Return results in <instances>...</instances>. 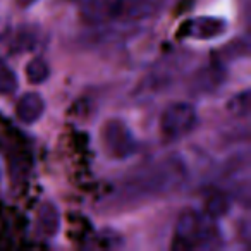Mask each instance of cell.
<instances>
[{
    "instance_id": "cell-1",
    "label": "cell",
    "mask_w": 251,
    "mask_h": 251,
    "mask_svg": "<svg viewBox=\"0 0 251 251\" xmlns=\"http://www.w3.org/2000/svg\"><path fill=\"white\" fill-rule=\"evenodd\" d=\"M219 227L215 219L205 212L186 210L179 215L176 224V234L172 248L174 250H196V248L212 246L219 241Z\"/></svg>"
},
{
    "instance_id": "cell-2",
    "label": "cell",
    "mask_w": 251,
    "mask_h": 251,
    "mask_svg": "<svg viewBox=\"0 0 251 251\" xmlns=\"http://www.w3.org/2000/svg\"><path fill=\"white\" fill-rule=\"evenodd\" d=\"M198 126V112L188 101L169 105L160 117V133L165 141H177L191 134Z\"/></svg>"
},
{
    "instance_id": "cell-3",
    "label": "cell",
    "mask_w": 251,
    "mask_h": 251,
    "mask_svg": "<svg viewBox=\"0 0 251 251\" xmlns=\"http://www.w3.org/2000/svg\"><path fill=\"white\" fill-rule=\"evenodd\" d=\"M101 145L114 160H126L138 151V140L131 127L121 119H108L101 127Z\"/></svg>"
},
{
    "instance_id": "cell-4",
    "label": "cell",
    "mask_w": 251,
    "mask_h": 251,
    "mask_svg": "<svg viewBox=\"0 0 251 251\" xmlns=\"http://www.w3.org/2000/svg\"><path fill=\"white\" fill-rule=\"evenodd\" d=\"M167 0H112V19H138L153 18L162 11Z\"/></svg>"
},
{
    "instance_id": "cell-5",
    "label": "cell",
    "mask_w": 251,
    "mask_h": 251,
    "mask_svg": "<svg viewBox=\"0 0 251 251\" xmlns=\"http://www.w3.org/2000/svg\"><path fill=\"white\" fill-rule=\"evenodd\" d=\"M227 21L222 18H212V16H200V18L189 19L179 28V35L182 38L193 40H213L226 33Z\"/></svg>"
},
{
    "instance_id": "cell-6",
    "label": "cell",
    "mask_w": 251,
    "mask_h": 251,
    "mask_svg": "<svg viewBox=\"0 0 251 251\" xmlns=\"http://www.w3.org/2000/svg\"><path fill=\"white\" fill-rule=\"evenodd\" d=\"M59 229H60L59 208L52 201L42 203L38 212H36V220H35L36 236L42 237V239H52V237L57 236Z\"/></svg>"
},
{
    "instance_id": "cell-7",
    "label": "cell",
    "mask_w": 251,
    "mask_h": 251,
    "mask_svg": "<svg viewBox=\"0 0 251 251\" xmlns=\"http://www.w3.org/2000/svg\"><path fill=\"white\" fill-rule=\"evenodd\" d=\"M45 112V100L36 91L25 93L16 103V117L23 124H35Z\"/></svg>"
},
{
    "instance_id": "cell-8",
    "label": "cell",
    "mask_w": 251,
    "mask_h": 251,
    "mask_svg": "<svg viewBox=\"0 0 251 251\" xmlns=\"http://www.w3.org/2000/svg\"><path fill=\"white\" fill-rule=\"evenodd\" d=\"M81 19L88 25H101L112 19V0H81Z\"/></svg>"
},
{
    "instance_id": "cell-9",
    "label": "cell",
    "mask_w": 251,
    "mask_h": 251,
    "mask_svg": "<svg viewBox=\"0 0 251 251\" xmlns=\"http://www.w3.org/2000/svg\"><path fill=\"white\" fill-rule=\"evenodd\" d=\"M226 81V71L220 64H210L198 71L195 77V91L196 93H212Z\"/></svg>"
},
{
    "instance_id": "cell-10",
    "label": "cell",
    "mask_w": 251,
    "mask_h": 251,
    "mask_svg": "<svg viewBox=\"0 0 251 251\" xmlns=\"http://www.w3.org/2000/svg\"><path fill=\"white\" fill-rule=\"evenodd\" d=\"M230 210V196L224 191H212L205 200V210L203 212L212 219H220L227 215Z\"/></svg>"
},
{
    "instance_id": "cell-11",
    "label": "cell",
    "mask_w": 251,
    "mask_h": 251,
    "mask_svg": "<svg viewBox=\"0 0 251 251\" xmlns=\"http://www.w3.org/2000/svg\"><path fill=\"white\" fill-rule=\"evenodd\" d=\"M26 77L31 84H42L50 77V67L45 59L35 57L26 66Z\"/></svg>"
},
{
    "instance_id": "cell-12",
    "label": "cell",
    "mask_w": 251,
    "mask_h": 251,
    "mask_svg": "<svg viewBox=\"0 0 251 251\" xmlns=\"http://www.w3.org/2000/svg\"><path fill=\"white\" fill-rule=\"evenodd\" d=\"M18 90V77L12 67L0 59V95H12Z\"/></svg>"
},
{
    "instance_id": "cell-13",
    "label": "cell",
    "mask_w": 251,
    "mask_h": 251,
    "mask_svg": "<svg viewBox=\"0 0 251 251\" xmlns=\"http://www.w3.org/2000/svg\"><path fill=\"white\" fill-rule=\"evenodd\" d=\"M250 90H244L241 93L234 95L227 103V110L236 117H248L250 114Z\"/></svg>"
},
{
    "instance_id": "cell-14",
    "label": "cell",
    "mask_w": 251,
    "mask_h": 251,
    "mask_svg": "<svg viewBox=\"0 0 251 251\" xmlns=\"http://www.w3.org/2000/svg\"><path fill=\"white\" fill-rule=\"evenodd\" d=\"M38 0H18V4H19V7H23V9H28V7H31V5H35Z\"/></svg>"
}]
</instances>
